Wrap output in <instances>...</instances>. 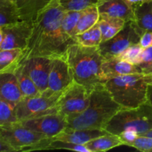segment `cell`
I'll use <instances>...</instances> for the list:
<instances>
[{
	"instance_id": "6da1fadb",
	"label": "cell",
	"mask_w": 152,
	"mask_h": 152,
	"mask_svg": "<svg viewBox=\"0 0 152 152\" xmlns=\"http://www.w3.org/2000/svg\"><path fill=\"white\" fill-rule=\"evenodd\" d=\"M65 12L58 0H52L39 15L33 22L32 32L21 62L38 56L50 59L66 56L70 46L77 43L62 29V19Z\"/></svg>"
},
{
	"instance_id": "7a4b0ae2",
	"label": "cell",
	"mask_w": 152,
	"mask_h": 152,
	"mask_svg": "<svg viewBox=\"0 0 152 152\" xmlns=\"http://www.w3.org/2000/svg\"><path fill=\"white\" fill-rule=\"evenodd\" d=\"M123 109L114 100L104 83L98 84L90 94V102L86 110L68 121L73 129H104L112 117Z\"/></svg>"
},
{
	"instance_id": "3957f363",
	"label": "cell",
	"mask_w": 152,
	"mask_h": 152,
	"mask_svg": "<svg viewBox=\"0 0 152 152\" xmlns=\"http://www.w3.org/2000/svg\"><path fill=\"white\" fill-rule=\"evenodd\" d=\"M65 58L71 67L74 81L85 86L90 92L98 84L103 83L100 68L105 59L99 46L72 45L67 50Z\"/></svg>"
},
{
	"instance_id": "277c9868",
	"label": "cell",
	"mask_w": 152,
	"mask_h": 152,
	"mask_svg": "<svg viewBox=\"0 0 152 152\" xmlns=\"http://www.w3.org/2000/svg\"><path fill=\"white\" fill-rule=\"evenodd\" d=\"M116 102L123 108H135L147 102L148 83L142 73L127 74L104 83Z\"/></svg>"
},
{
	"instance_id": "5b68a950",
	"label": "cell",
	"mask_w": 152,
	"mask_h": 152,
	"mask_svg": "<svg viewBox=\"0 0 152 152\" xmlns=\"http://www.w3.org/2000/svg\"><path fill=\"white\" fill-rule=\"evenodd\" d=\"M105 130L116 135L133 130L142 136L152 130V105L147 101L137 108H123L112 117Z\"/></svg>"
},
{
	"instance_id": "8992f818",
	"label": "cell",
	"mask_w": 152,
	"mask_h": 152,
	"mask_svg": "<svg viewBox=\"0 0 152 152\" xmlns=\"http://www.w3.org/2000/svg\"><path fill=\"white\" fill-rule=\"evenodd\" d=\"M62 92L47 88L35 96H24L14 106L18 121L57 113L56 105Z\"/></svg>"
},
{
	"instance_id": "52a82bcc",
	"label": "cell",
	"mask_w": 152,
	"mask_h": 152,
	"mask_svg": "<svg viewBox=\"0 0 152 152\" xmlns=\"http://www.w3.org/2000/svg\"><path fill=\"white\" fill-rule=\"evenodd\" d=\"M90 94L85 86L74 81L59 96L56 105L57 113L66 117L68 121L74 118L88 106Z\"/></svg>"
},
{
	"instance_id": "ba28073f",
	"label": "cell",
	"mask_w": 152,
	"mask_h": 152,
	"mask_svg": "<svg viewBox=\"0 0 152 152\" xmlns=\"http://www.w3.org/2000/svg\"><path fill=\"white\" fill-rule=\"evenodd\" d=\"M142 35L134 21L126 22L123 29L114 37L100 43L101 54L105 59L117 57L129 46L139 43Z\"/></svg>"
},
{
	"instance_id": "9c48e42d",
	"label": "cell",
	"mask_w": 152,
	"mask_h": 152,
	"mask_svg": "<svg viewBox=\"0 0 152 152\" xmlns=\"http://www.w3.org/2000/svg\"><path fill=\"white\" fill-rule=\"evenodd\" d=\"M0 135L16 151H23L25 148L47 137L25 127L19 121L0 126Z\"/></svg>"
},
{
	"instance_id": "30bf717a",
	"label": "cell",
	"mask_w": 152,
	"mask_h": 152,
	"mask_svg": "<svg viewBox=\"0 0 152 152\" xmlns=\"http://www.w3.org/2000/svg\"><path fill=\"white\" fill-rule=\"evenodd\" d=\"M32 28L33 22L22 20L1 27L4 37L0 50L19 48L25 50L28 45Z\"/></svg>"
},
{
	"instance_id": "8fae6325",
	"label": "cell",
	"mask_w": 152,
	"mask_h": 152,
	"mask_svg": "<svg viewBox=\"0 0 152 152\" xmlns=\"http://www.w3.org/2000/svg\"><path fill=\"white\" fill-rule=\"evenodd\" d=\"M25 127L42 134L47 137H53L68 127V120L59 113L47 114L19 121Z\"/></svg>"
},
{
	"instance_id": "7c38bea8",
	"label": "cell",
	"mask_w": 152,
	"mask_h": 152,
	"mask_svg": "<svg viewBox=\"0 0 152 152\" xmlns=\"http://www.w3.org/2000/svg\"><path fill=\"white\" fill-rule=\"evenodd\" d=\"M74 81L72 71L66 58L51 59L48 88L54 92H62Z\"/></svg>"
},
{
	"instance_id": "4fadbf2b",
	"label": "cell",
	"mask_w": 152,
	"mask_h": 152,
	"mask_svg": "<svg viewBox=\"0 0 152 152\" xmlns=\"http://www.w3.org/2000/svg\"><path fill=\"white\" fill-rule=\"evenodd\" d=\"M50 61V58L38 56L28 58L19 63L22 65L25 71L40 92L44 91L48 88Z\"/></svg>"
},
{
	"instance_id": "5bb4252c",
	"label": "cell",
	"mask_w": 152,
	"mask_h": 152,
	"mask_svg": "<svg viewBox=\"0 0 152 152\" xmlns=\"http://www.w3.org/2000/svg\"><path fill=\"white\" fill-rule=\"evenodd\" d=\"M135 73H142V69L138 65L117 57L105 59L100 68V77L103 83L114 77Z\"/></svg>"
},
{
	"instance_id": "9a60e30c",
	"label": "cell",
	"mask_w": 152,
	"mask_h": 152,
	"mask_svg": "<svg viewBox=\"0 0 152 152\" xmlns=\"http://www.w3.org/2000/svg\"><path fill=\"white\" fill-rule=\"evenodd\" d=\"M96 6L99 14L120 18L126 22L134 21V6L129 0H98Z\"/></svg>"
},
{
	"instance_id": "2e32d148",
	"label": "cell",
	"mask_w": 152,
	"mask_h": 152,
	"mask_svg": "<svg viewBox=\"0 0 152 152\" xmlns=\"http://www.w3.org/2000/svg\"><path fill=\"white\" fill-rule=\"evenodd\" d=\"M23 97L14 72L0 74V100L15 106Z\"/></svg>"
},
{
	"instance_id": "e0dca14e",
	"label": "cell",
	"mask_w": 152,
	"mask_h": 152,
	"mask_svg": "<svg viewBox=\"0 0 152 152\" xmlns=\"http://www.w3.org/2000/svg\"><path fill=\"white\" fill-rule=\"evenodd\" d=\"M108 133L104 129H73L66 128L57 135L50 138L71 143L85 145L86 142Z\"/></svg>"
},
{
	"instance_id": "ac0fdd59",
	"label": "cell",
	"mask_w": 152,
	"mask_h": 152,
	"mask_svg": "<svg viewBox=\"0 0 152 152\" xmlns=\"http://www.w3.org/2000/svg\"><path fill=\"white\" fill-rule=\"evenodd\" d=\"M22 21L34 22L52 0H13Z\"/></svg>"
},
{
	"instance_id": "d6986e66",
	"label": "cell",
	"mask_w": 152,
	"mask_h": 152,
	"mask_svg": "<svg viewBox=\"0 0 152 152\" xmlns=\"http://www.w3.org/2000/svg\"><path fill=\"white\" fill-rule=\"evenodd\" d=\"M53 149H65L71 151L89 152L88 149L85 145L71 143V142H65V141L54 140L50 137H46L42 140L37 143L34 144L32 146L25 148L23 151H31L36 150H53Z\"/></svg>"
},
{
	"instance_id": "ffe728a7",
	"label": "cell",
	"mask_w": 152,
	"mask_h": 152,
	"mask_svg": "<svg viewBox=\"0 0 152 152\" xmlns=\"http://www.w3.org/2000/svg\"><path fill=\"white\" fill-rule=\"evenodd\" d=\"M125 145L119 135L108 133L107 134L96 137L85 144L89 152L106 151L111 148Z\"/></svg>"
},
{
	"instance_id": "44dd1931",
	"label": "cell",
	"mask_w": 152,
	"mask_h": 152,
	"mask_svg": "<svg viewBox=\"0 0 152 152\" xmlns=\"http://www.w3.org/2000/svg\"><path fill=\"white\" fill-rule=\"evenodd\" d=\"M126 22V21L120 18L99 14L97 24L102 33V42L107 41L114 37L123 29Z\"/></svg>"
},
{
	"instance_id": "7402d4cb",
	"label": "cell",
	"mask_w": 152,
	"mask_h": 152,
	"mask_svg": "<svg viewBox=\"0 0 152 152\" xmlns=\"http://www.w3.org/2000/svg\"><path fill=\"white\" fill-rule=\"evenodd\" d=\"M134 23L142 34L152 32V1L134 7Z\"/></svg>"
},
{
	"instance_id": "603a6c76",
	"label": "cell",
	"mask_w": 152,
	"mask_h": 152,
	"mask_svg": "<svg viewBox=\"0 0 152 152\" xmlns=\"http://www.w3.org/2000/svg\"><path fill=\"white\" fill-rule=\"evenodd\" d=\"M99 19V13L96 4L90 6L82 10V14L80 19L73 31L71 37L82 34L94 26Z\"/></svg>"
},
{
	"instance_id": "cb8c5ba5",
	"label": "cell",
	"mask_w": 152,
	"mask_h": 152,
	"mask_svg": "<svg viewBox=\"0 0 152 152\" xmlns=\"http://www.w3.org/2000/svg\"><path fill=\"white\" fill-rule=\"evenodd\" d=\"M24 50L21 49L0 50V74L14 72L22 60Z\"/></svg>"
},
{
	"instance_id": "d4e9b609",
	"label": "cell",
	"mask_w": 152,
	"mask_h": 152,
	"mask_svg": "<svg viewBox=\"0 0 152 152\" xmlns=\"http://www.w3.org/2000/svg\"><path fill=\"white\" fill-rule=\"evenodd\" d=\"M14 74L23 96H35L40 94L41 92L38 90L33 80L25 71L22 65L19 64L18 65L14 71Z\"/></svg>"
},
{
	"instance_id": "484cf974",
	"label": "cell",
	"mask_w": 152,
	"mask_h": 152,
	"mask_svg": "<svg viewBox=\"0 0 152 152\" xmlns=\"http://www.w3.org/2000/svg\"><path fill=\"white\" fill-rule=\"evenodd\" d=\"M21 21L13 0H0V28Z\"/></svg>"
},
{
	"instance_id": "4316f807",
	"label": "cell",
	"mask_w": 152,
	"mask_h": 152,
	"mask_svg": "<svg viewBox=\"0 0 152 152\" xmlns=\"http://www.w3.org/2000/svg\"><path fill=\"white\" fill-rule=\"evenodd\" d=\"M76 43L88 47L99 46L102 42V33L99 25L96 23L88 31L75 35L74 37Z\"/></svg>"
},
{
	"instance_id": "83f0119b",
	"label": "cell",
	"mask_w": 152,
	"mask_h": 152,
	"mask_svg": "<svg viewBox=\"0 0 152 152\" xmlns=\"http://www.w3.org/2000/svg\"><path fill=\"white\" fill-rule=\"evenodd\" d=\"M98 0H58L61 7L65 11H80L90 6L96 4Z\"/></svg>"
},
{
	"instance_id": "f1b7e54d",
	"label": "cell",
	"mask_w": 152,
	"mask_h": 152,
	"mask_svg": "<svg viewBox=\"0 0 152 152\" xmlns=\"http://www.w3.org/2000/svg\"><path fill=\"white\" fill-rule=\"evenodd\" d=\"M18 122L14 106L8 102L0 100V126Z\"/></svg>"
},
{
	"instance_id": "f546056e",
	"label": "cell",
	"mask_w": 152,
	"mask_h": 152,
	"mask_svg": "<svg viewBox=\"0 0 152 152\" xmlns=\"http://www.w3.org/2000/svg\"><path fill=\"white\" fill-rule=\"evenodd\" d=\"M142 50L143 48L140 45V43L132 45L117 57L122 60L127 61V62L137 65L140 62V58Z\"/></svg>"
},
{
	"instance_id": "4dcf8cb0",
	"label": "cell",
	"mask_w": 152,
	"mask_h": 152,
	"mask_svg": "<svg viewBox=\"0 0 152 152\" xmlns=\"http://www.w3.org/2000/svg\"><path fill=\"white\" fill-rule=\"evenodd\" d=\"M82 14V10L76 11V10H71V11H65L62 19V27L67 34L71 37L73 31L75 28L80 16Z\"/></svg>"
},
{
	"instance_id": "1f68e13d",
	"label": "cell",
	"mask_w": 152,
	"mask_h": 152,
	"mask_svg": "<svg viewBox=\"0 0 152 152\" xmlns=\"http://www.w3.org/2000/svg\"><path fill=\"white\" fill-rule=\"evenodd\" d=\"M140 151L152 152V137L139 136L129 145Z\"/></svg>"
},
{
	"instance_id": "d6a6232c",
	"label": "cell",
	"mask_w": 152,
	"mask_h": 152,
	"mask_svg": "<svg viewBox=\"0 0 152 152\" xmlns=\"http://www.w3.org/2000/svg\"><path fill=\"white\" fill-rule=\"evenodd\" d=\"M152 63V46H149L145 48H143L141 53L140 62L138 63V66L142 70L147 68L148 65Z\"/></svg>"
},
{
	"instance_id": "836d02e7",
	"label": "cell",
	"mask_w": 152,
	"mask_h": 152,
	"mask_svg": "<svg viewBox=\"0 0 152 152\" xmlns=\"http://www.w3.org/2000/svg\"><path fill=\"white\" fill-rule=\"evenodd\" d=\"M119 137L124 142L125 145L129 146L132 142H133L139 137V134L133 130H126L120 133L119 134Z\"/></svg>"
},
{
	"instance_id": "e575fe53",
	"label": "cell",
	"mask_w": 152,
	"mask_h": 152,
	"mask_svg": "<svg viewBox=\"0 0 152 152\" xmlns=\"http://www.w3.org/2000/svg\"><path fill=\"white\" fill-rule=\"evenodd\" d=\"M140 45L142 48L152 46V32H145L140 37Z\"/></svg>"
},
{
	"instance_id": "d590c367",
	"label": "cell",
	"mask_w": 152,
	"mask_h": 152,
	"mask_svg": "<svg viewBox=\"0 0 152 152\" xmlns=\"http://www.w3.org/2000/svg\"><path fill=\"white\" fill-rule=\"evenodd\" d=\"M16 151L13 148L9 145L0 135V152H12Z\"/></svg>"
},
{
	"instance_id": "8d00e7d4",
	"label": "cell",
	"mask_w": 152,
	"mask_h": 152,
	"mask_svg": "<svg viewBox=\"0 0 152 152\" xmlns=\"http://www.w3.org/2000/svg\"><path fill=\"white\" fill-rule=\"evenodd\" d=\"M129 1H130L131 4H132L134 7H136V6L140 5V4H144V3L152 1V0H129Z\"/></svg>"
},
{
	"instance_id": "74e56055",
	"label": "cell",
	"mask_w": 152,
	"mask_h": 152,
	"mask_svg": "<svg viewBox=\"0 0 152 152\" xmlns=\"http://www.w3.org/2000/svg\"><path fill=\"white\" fill-rule=\"evenodd\" d=\"M147 101L152 105V84L148 85L147 91Z\"/></svg>"
},
{
	"instance_id": "f35d334b",
	"label": "cell",
	"mask_w": 152,
	"mask_h": 152,
	"mask_svg": "<svg viewBox=\"0 0 152 152\" xmlns=\"http://www.w3.org/2000/svg\"><path fill=\"white\" fill-rule=\"evenodd\" d=\"M142 74L146 77H152V63L142 70Z\"/></svg>"
},
{
	"instance_id": "ab89813d",
	"label": "cell",
	"mask_w": 152,
	"mask_h": 152,
	"mask_svg": "<svg viewBox=\"0 0 152 152\" xmlns=\"http://www.w3.org/2000/svg\"><path fill=\"white\" fill-rule=\"evenodd\" d=\"M3 31H2V29H1V28H0V47H1V43H2V41H3Z\"/></svg>"
},
{
	"instance_id": "60d3db41",
	"label": "cell",
	"mask_w": 152,
	"mask_h": 152,
	"mask_svg": "<svg viewBox=\"0 0 152 152\" xmlns=\"http://www.w3.org/2000/svg\"><path fill=\"white\" fill-rule=\"evenodd\" d=\"M144 77H145V80H146L148 84H152V77H146V76H144Z\"/></svg>"
},
{
	"instance_id": "b9f144b4",
	"label": "cell",
	"mask_w": 152,
	"mask_h": 152,
	"mask_svg": "<svg viewBox=\"0 0 152 152\" xmlns=\"http://www.w3.org/2000/svg\"><path fill=\"white\" fill-rule=\"evenodd\" d=\"M142 136L148 137H152V130H150V131H148V132H147L146 133L143 134H142Z\"/></svg>"
}]
</instances>
